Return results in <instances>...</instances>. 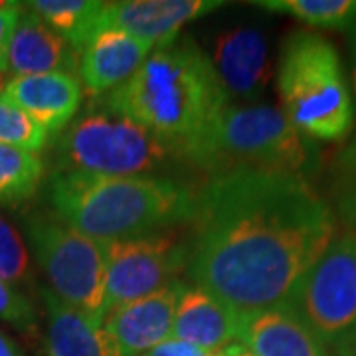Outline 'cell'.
<instances>
[{"label":"cell","mask_w":356,"mask_h":356,"mask_svg":"<svg viewBox=\"0 0 356 356\" xmlns=\"http://www.w3.org/2000/svg\"><path fill=\"white\" fill-rule=\"evenodd\" d=\"M102 0H32L26 6L60 32L77 51L95 34Z\"/></svg>","instance_id":"d6986e66"},{"label":"cell","mask_w":356,"mask_h":356,"mask_svg":"<svg viewBox=\"0 0 356 356\" xmlns=\"http://www.w3.org/2000/svg\"><path fill=\"white\" fill-rule=\"evenodd\" d=\"M0 321L24 334L34 332L38 327V317L32 301L14 285L2 280H0Z\"/></svg>","instance_id":"cb8c5ba5"},{"label":"cell","mask_w":356,"mask_h":356,"mask_svg":"<svg viewBox=\"0 0 356 356\" xmlns=\"http://www.w3.org/2000/svg\"><path fill=\"white\" fill-rule=\"evenodd\" d=\"M339 356H356V327L332 344Z\"/></svg>","instance_id":"83f0119b"},{"label":"cell","mask_w":356,"mask_h":356,"mask_svg":"<svg viewBox=\"0 0 356 356\" xmlns=\"http://www.w3.org/2000/svg\"><path fill=\"white\" fill-rule=\"evenodd\" d=\"M0 280L18 285L30 280V255L18 229L0 216Z\"/></svg>","instance_id":"603a6c76"},{"label":"cell","mask_w":356,"mask_h":356,"mask_svg":"<svg viewBox=\"0 0 356 356\" xmlns=\"http://www.w3.org/2000/svg\"><path fill=\"white\" fill-rule=\"evenodd\" d=\"M77 70L79 51L24 4L8 46L6 72L22 77L58 72L74 74Z\"/></svg>","instance_id":"5bb4252c"},{"label":"cell","mask_w":356,"mask_h":356,"mask_svg":"<svg viewBox=\"0 0 356 356\" xmlns=\"http://www.w3.org/2000/svg\"><path fill=\"white\" fill-rule=\"evenodd\" d=\"M42 172L38 154L0 145V204L18 206L30 200L38 191Z\"/></svg>","instance_id":"ffe728a7"},{"label":"cell","mask_w":356,"mask_h":356,"mask_svg":"<svg viewBox=\"0 0 356 356\" xmlns=\"http://www.w3.org/2000/svg\"><path fill=\"white\" fill-rule=\"evenodd\" d=\"M184 283L178 280L149 297L117 307L102 325L103 356H145L170 341Z\"/></svg>","instance_id":"30bf717a"},{"label":"cell","mask_w":356,"mask_h":356,"mask_svg":"<svg viewBox=\"0 0 356 356\" xmlns=\"http://www.w3.org/2000/svg\"><path fill=\"white\" fill-rule=\"evenodd\" d=\"M48 200L62 222L103 243L163 232L196 214V196L188 186L149 175L56 172Z\"/></svg>","instance_id":"3957f363"},{"label":"cell","mask_w":356,"mask_h":356,"mask_svg":"<svg viewBox=\"0 0 356 356\" xmlns=\"http://www.w3.org/2000/svg\"><path fill=\"white\" fill-rule=\"evenodd\" d=\"M210 60L228 97L252 99L266 89L271 77L267 40L252 26H238L222 32Z\"/></svg>","instance_id":"7c38bea8"},{"label":"cell","mask_w":356,"mask_h":356,"mask_svg":"<svg viewBox=\"0 0 356 356\" xmlns=\"http://www.w3.org/2000/svg\"><path fill=\"white\" fill-rule=\"evenodd\" d=\"M0 99L22 109L48 133H60L76 117L83 88L74 74L22 76L8 81Z\"/></svg>","instance_id":"9a60e30c"},{"label":"cell","mask_w":356,"mask_h":356,"mask_svg":"<svg viewBox=\"0 0 356 356\" xmlns=\"http://www.w3.org/2000/svg\"><path fill=\"white\" fill-rule=\"evenodd\" d=\"M226 2L218 0H121L105 2L95 34L105 28L123 30L131 36L163 48L177 40L180 28L194 18L214 13Z\"/></svg>","instance_id":"8fae6325"},{"label":"cell","mask_w":356,"mask_h":356,"mask_svg":"<svg viewBox=\"0 0 356 356\" xmlns=\"http://www.w3.org/2000/svg\"><path fill=\"white\" fill-rule=\"evenodd\" d=\"M145 356H222L220 353H208L198 346L180 343V341H166L159 344L156 348L149 350Z\"/></svg>","instance_id":"4316f807"},{"label":"cell","mask_w":356,"mask_h":356,"mask_svg":"<svg viewBox=\"0 0 356 356\" xmlns=\"http://www.w3.org/2000/svg\"><path fill=\"white\" fill-rule=\"evenodd\" d=\"M254 4L269 13L289 14L317 28L346 30L356 18V0H261Z\"/></svg>","instance_id":"44dd1931"},{"label":"cell","mask_w":356,"mask_h":356,"mask_svg":"<svg viewBox=\"0 0 356 356\" xmlns=\"http://www.w3.org/2000/svg\"><path fill=\"white\" fill-rule=\"evenodd\" d=\"M26 236L40 269L50 281V291L103 323L105 243L46 212L26 220Z\"/></svg>","instance_id":"52a82bcc"},{"label":"cell","mask_w":356,"mask_h":356,"mask_svg":"<svg viewBox=\"0 0 356 356\" xmlns=\"http://www.w3.org/2000/svg\"><path fill=\"white\" fill-rule=\"evenodd\" d=\"M238 315L216 297L186 285L180 293L170 341L198 346L208 353H220L238 339Z\"/></svg>","instance_id":"e0dca14e"},{"label":"cell","mask_w":356,"mask_h":356,"mask_svg":"<svg viewBox=\"0 0 356 356\" xmlns=\"http://www.w3.org/2000/svg\"><path fill=\"white\" fill-rule=\"evenodd\" d=\"M341 206H343L344 216L356 226V149L353 151L350 163H348V168H346V182H344Z\"/></svg>","instance_id":"484cf974"},{"label":"cell","mask_w":356,"mask_h":356,"mask_svg":"<svg viewBox=\"0 0 356 356\" xmlns=\"http://www.w3.org/2000/svg\"><path fill=\"white\" fill-rule=\"evenodd\" d=\"M56 172L95 177H143L159 168L170 151L151 131L105 103H91L86 113L56 140Z\"/></svg>","instance_id":"8992f818"},{"label":"cell","mask_w":356,"mask_h":356,"mask_svg":"<svg viewBox=\"0 0 356 356\" xmlns=\"http://www.w3.org/2000/svg\"><path fill=\"white\" fill-rule=\"evenodd\" d=\"M348 30V38H350V56H353V88L356 95V18L353 24L346 28Z\"/></svg>","instance_id":"f546056e"},{"label":"cell","mask_w":356,"mask_h":356,"mask_svg":"<svg viewBox=\"0 0 356 356\" xmlns=\"http://www.w3.org/2000/svg\"><path fill=\"white\" fill-rule=\"evenodd\" d=\"M191 245L177 232H154L139 238L105 242L103 318L117 307L149 297L178 281L188 266Z\"/></svg>","instance_id":"9c48e42d"},{"label":"cell","mask_w":356,"mask_h":356,"mask_svg":"<svg viewBox=\"0 0 356 356\" xmlns=\"http://www.w3.org/2000/svg\"><path fill=\"white\" fill-rule=\"evenodd\" d=\"M188 273L238 317L287 307L334 240L331 208L303 177L236 170L196 196Z\"/></svg>","instance_id":"6da1fadb"},{"label":"cell","mask_w":356,"mask_h":356,"mask_svg":"<svg viewBox=\"0 0 356 356\" xmlns=\"http://www.w3.org/2000/svg\"><path fill=\"white\" fill-rule=\"evenodd\" d=\"M315 147L273 105H226L212 127L182 159L210 172L236 170L303 177L313 168Z\"/></svg>","instance_id":"277c9868"},{"label":"cell","mask_w":356,"mask_h":356,"mask_svg":"<svg viewBox=\"0 0 356 356\" xmlns=\"http://www.w3.org/2000/svg\"><path fill=\"white\" fill-rule=\"evenodd\" d=\"M0 356H22V353L18 350V346L0 331Z\"/></svg>","instance_id":"4dcf8cb0"},{"label":"cell","mask_w":356,"mask_h":356,"mask_svg":"<svg viewBox=\"0 0 356 356\" xmlns=\"http://www.w3.org/2000/svg\"><path fill=\"white\" fill-rule=\"evenodd\" d=\"M154 48L123 30L105 28L93 34L79 51V77L86 93L97 97L123 86Z\"/></svg>","instance_id":"4fadbf2b"},{"label":"cell","mask_w":356,"mask_h":356,"mask_svg":"<svg viewBox=\"0 0 356 356\" xmlns=\"http://www.w3.org/2000/svg\"><path fill=\"white\" fill-rule=\"evenodd\" d=\"M220 355L222 356H257L254 355L248 346L240 341H234V343H229L228 346H224L222 350H220Z\"/></svg>","instance_id":"f1b7e54d"},{"label":"cell","mask_w":356,"mask_h":356,"mask_svg":"<svg viewBox=\"0 0 356 356\" xmlns=\"http://www.w3.org/2000/svg\"><path fill=\"white\" fill-rule=\"evenodd\" d=\"M103 103L151 131L178 156L202 139L228 105L212 60L192 40L154 48Z\"/></svg>","instance_id":"7a4b0ae2"},{"label":"cell","mask_w":356,"mask_h":356,"mask_svg":"<svg viewBox=\"0 0 356 356\" xmlns=\"http://www.w3.org/2000/svg\"><path fill=\"white\" fill-rule=\"evenodd\" d=\"M285 309L323 343L334 344L356 327V234L332 240L299 281Z\"/></svg>","instance_id":"ba28073f"},{"label":"cell","mask_w":356,"mask_h":356,"mask_svg":"<svg viewBox=\"0 0 356 356\" xmlns=\"http://www.w3.org/2000/svg\"><path fill=\"white\" fill-rule=\"evenodd\" d=\"M40 297L46 307V346L50 356H103V323L64 303L46 287L40 289Z\"/></svg>","instance_id":"ac0fdd59"},{"label":"cell","mask_w":356,"mask_h":356,"mask_svg":"<svg viewBox=\"0 0 356 356\" xmlns=\"http://www.w3.org/2000/svg\"><path fill=\"white\" fill-rule=\"evenodd\" d=\"M236 341L257 356H329L325 343L285 307L240 315Z\"/></svg>","instance_id":"2e32d148"},{"label":"cell","mask_w":356,"mask_h":356,"mask_svg":"<svg viewBox=\"0 0 356 356\" xmlns=\"http://www.w3.org/2000/svg\"><path fill=\"white\" fill-rule=\"evenodd\" d=\"M8 76H6V72H0V97H2V93H4V89L8 86Z\"/></svg>","instance_id":"1f68e13d"},{"label":"cell","mask_w":356,"mask_h":356,"mask_svg":"<svg viewBox=\"0 0 356 356\" xmlns=\"http://www.w3.org/2000/svg\"><path fill=\"white\" fill-rule=\"evenodd\" d=\"M48 140V131L22 109L0 99V145L38 153Z\"/></svg>","instance_id":"7402d4cb"},{"label":"cell","mask_w":356,"mask_h":356,"mask_svg":"<svg viewBox=\"0 0 356 356\" xmlns=\"http://www.w3.org/2000/svg\"><path fill=\"white\" fill-rule=\"evenodd\" d=\"M24 10V4L20 2H6L4 8H0V72H6V56L13 38L16 22Z\"/></svg>","instance_id":"d4e9b609"},{"label":"cell","mask_w":356,"mask_h":356,"mask_svg":"<svg viewBox=\"0 0 356 356\" xmlns=\"http://www.w3.org/2000/svg\"><path fill=\"white\" fill-rule=\"evenodd\" d=\"M283 113L309 139L341 140L355 123L350 91L339 51L327 38L307 30L287 36L277 70Z\"/></svg>","instance_id":"5b68a950"}]
</instances>
